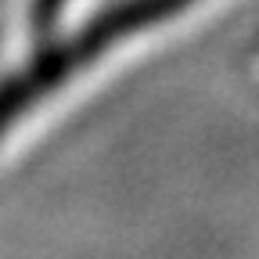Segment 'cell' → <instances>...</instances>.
Wrapping results in <instances>:
<instances>
[{
	"mask_svg": "<svg viewBox=\"0 0 259 259\" xmlns=\"http://www.w3.org/2000/svg\"><path fill=\"white\" fill-rule=\"evenodd\" d=\"M191 4H198V0H122L119 8L105 11L94 25H87L76 40L54 47L36 65H29L22 76H15V79H8L0 87V137H4L18 119H25V112L44 105L51 94L65 90L79 72L94 69L108 51H115L130 40L144 36L148 29L184 15Z\"/></svg>",
	"mask_w": 259,
	"mask_h": 259,
	"instance_id": "1",
	"label": "cell"
},
{
	"mask_svg": "<svg viewBox=\"0 0 259 259\" xmlns=\"http://www.w3.org/2000/svg\"><path fill=\"white\" fill-rule=\"evenodd\" d=\"M65 4H69V0H36V4H32V25H36V32L47 36V32L58 25Z\"/></svg>",
	"mask_w": 259,
	"mask_h": 259,
	"instance_id": "2",
	"label": "cell"
}]
</instances>
